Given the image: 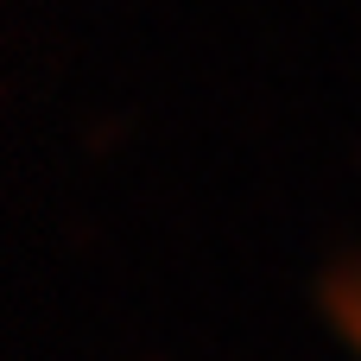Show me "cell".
Segmentation results:
<instances>
[{
	"label": "cell",
	"instance_id": "obj_1",
	"mask_svg": "<svg viewBox=\"0 0 361 361\" xmlns=\"http://www.w3.org/2000/svg\"><path fill=\"white\" fill-rule=\"evenodd\" d=\"M336 324H343V330L355 336V349H361V273L336 286Z\"/></svg>",
	"mask_w": 361,
	"mask_h": 361
}]
</instances>
